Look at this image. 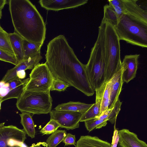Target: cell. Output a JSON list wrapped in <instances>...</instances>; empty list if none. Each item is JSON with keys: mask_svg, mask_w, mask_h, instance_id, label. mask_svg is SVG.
<instances>
[{"mask_svg": "<svg viewBox=\"0 0 147 147\" xmlns=\"http://www.w3.org/2000/svg\"><path fill=\"white\" fill-rule=\"evenodd\" d=\"M76 147H112L108 142L103 140L97 136H82L77 141Z\"/></svg>", "mask_w": 147, "mask_h": 147, "instance_id": "d6986e66", "label": "cell"}, {"mask_svg": "<svg viewBox=\"0 0 147 147\" xmlns=\"http://www.w3.org/2000/svg\"><path fill=\"white\" fill-rule=\"evenodd\" d=\"M29 80L28 78L22 80L16 77L7 83L8 85L9 91L5 96L2 97V102L11 98L18 99L23 92Z\"/></svg>", "mask_w": 147, "mask_h": 147, "instance_id": "5bb4252c", "label": "cell"}, {"mask_svg": "<svg viewBox=\"0 0 147 147\" xmlns=\"http://www.w3.org/2000/svg\"><path fill=\"white\" fill-rule=\"evenodd\" d=\"M46 63L55 78H59L87 96L95 91L87 75L86 65L78 59L65 36L60 35L48 43Z\"/></svg>", "mask_w": 147, "mask_h": 147, "instance_id": "6da1fadb", "label": "cell"}, {"mask_svg": "<svg viewBox=\"0 0 147 147\" xmlns=\"http://www.w3.org/2000/svg\"><path fill=\"white\" fill-rule=\"evenodd\" d=\"M9 37L15 56L19 63L24 60L23 45V38L15 32L9 33Z\"/></svg>", "mask_w": 147, "mask_h": 147, "instance_id": "ac0fdd59", "label": "cell"}, {"mask_svg": "<svg viewBox=\"0 0 147 147\" xmlns=\"http://www.w3.org/2000/svg\"><path fill=\"white\" fill-rule=\"evenodd\" d=\"M88 0H40L38 2L43 8L48 10L58 11L73 8L84 5Z\"/></svg>", "mask_w": 147, "mask_h": 147, "instance_id": "30bf717a", "label": "cell"}, {"mask_svg": "<svg viewBox=\"0 0 147 147\" xmlns=\"http://www.w3.org/2000/svg\"><path fill=\"white\" fill-rule=\"evenodd\" d=\"M54 77L46 63H39L32 69L24 90L49 92Z\"/></svg>", "mask_w": 147, "mask_h": 147, "instance_id": "52a82bcc", "label": "cell"}, {"mask_svg": "<svg viewBox=\"0 0 147 147\" xmlns=\"http://www.w3.org/2000/svg\"><path fill=\"white\" fill-rule=\"evenodd\" d=\"M59 127L60 125L57 121L53 119H50L40 131L43 135L50 134L55 131Z\"/></svg>", "mask_w": 147, "mask_h": 147, "instance_id": "f1b7e54d", "label": "cell"}, {"mask_svg": "<svg viewBox=\"0 0 147 147\" xmlns=\"http://www.w3.org/2000/svg\"><path fill=\"white\" fill-rule=\"evenodd\" d=\"M110 79L111 84L108 109L113 108L119 99L123 83L122 78V69L115 74Z\"/></svg>", "mask_w": 147, "mask_h": 147, "instance_id": "2e32d148", "label": "cell"}, {"mask_svg": "<svg viewBox=\"0 0 147 147\" xmlns=\"http://www.w3.org/2000/svg\"><path fill=\"white\" fill-rule=\"evenodd\" d=\"M23 49L24 60L33 58L40 53L42 46L23 39Z\"/></svg>", "mask_w": 147, "mask_h": 147, "instance_id": "603a6c76", "label": "cell"}, {"mask_svg": "<svg viewBox=\"0 0 147 147\" xmlns=\"http://www.w3.org/2000/svg\"><path fill=\"white\" fill-rule=\"evenodd\" d=\"M16 76L18 78L20 79H24L26 76V73L25 71L22 70L17 72Z\"/></svg>", "mask_w": 147, "mask_h": 147, "instance_id": "836d02e7", "label": "cell"}, {"mask_svg": "<svg viewBox=\"0 0 147 147\" xmlns=\"http://www.w3.org/2000/svg\"><path fill=\"white\" fill-rule=\"evenodd\" d=\"M98 30L105 64V82L121 69L120 40L114 27L107 22L102 21Z\"/></svg>", "mask_w": 147, "mask_h": 147, "instance_id": "3957f363", "label": "cell"}, {"mask_svg": "<svg viewBox=\"0 0 147 147\" xmlns=\"http://www.w3.org/2000/svg\"><path fill=\"white\" fill-rule=\"evenodd\" d=\"M42 58L41 53H40L33 58H29L19 63L13 68L7 71L1 81L7 83L10 80L18 77L16 76L17 72L22 70L25 71L27 69H32L39 63Z\"/></svg>", "mask_w": 147, "mask_h": 147, "instance_id": "7c38bea8", "label": "cell"}, {"mask_svg": "<svg viewBox=\"0 0 147 147\" xmlns=\"http://www.w3.org/2000/svg\"><path fill=\"white\" fill-rule=\"evenodd\" d=\"M50 119L59 124L60 127L67 130L74 129L79 127V122L83 114L77 112L60 111L55 109L49 112Z\"/></svg>", "mask_w": 147, "mask_h": 147, "instance_id": "9c48e42d", "label": "cell"}, {"mask_svg": "<svg viewBox=\"0 0 147 147\" xmlns=\"http://www.w3.org/2000/svg\"><path fill=\"white\" fill-rule=\"evenodd\" d=\"M119 18L114 9L109 5L104 7V16L102 21L107 22L114 27L115 26Z\"/></svg>", "mask_w": 147, "mask_h": 147, "instance_id": "cb8c5ba5", "label": "cell"}, {"mask_svg": "<svg viewBox=\"0 0 147 147\" xmlns=\"http://www.w3.org/2000/svg\"><path fill=\"white\" fill-rule=\"evenodd\" d=\"M86 68L90 84L95 91L105 82V67L100 30L97 40L92 48Z\"/></svg>", "mask_w": 147, "mask_h": 147, "instance_id": "5b68a950", "label": "cell"}, {"mask_svg": "<svg viewBox=\"0 0 147 147\" xmlns=\"http://www.w3.org/2000/svg\"><path fill=\"white\" fill-rule=\"evenodd\" d=\"M19 115L21 118L20 123L26 134L32 138H34L35 130L34 122L30 113L23 112Z\"/></svg>", "mask_w": 147, "mask_h": 147, "instance_id": "44dd1931", "label": "cell"}, {"mask_svg": "<svg viewBox=\"0 0 147 147\" xmlns=\"http://www.w3.org/2000/svg\"><path fill=\"white\" fill-rule=\"evenodd\" d=\"M69 86L70 85L65 81L59 78L54 77L51 88L50 91H65Z\"/></svg>", "mask_w": 147, "mask_h": 147, "instance_id": "f546056e", "label": "cell"}, {"mask_svg": "<svg viewBox=\"0 0 147 147\" xmlns=\"http://www.w3.org/2000/svg\"><path fill=\"white\" fill-rule=\"evenodd\" d=\"M2 17V10H0V20L1 18Z\"/></svg>", "mask_w": 147, "mask_h": 147, "instance_id": "74e56055", "label": "cell"}, {"mask_svg": "<svg viewBox=\"0 0 147 147\" xmlns=\"http://www.w3.org/2000/svg\"><path fill=\"white\" fill-rule=\"evenodd\" d=\"M0 60L10 63L15 66L18 63L14 55L1 49H0Z\"/></svg>", "mask_w": 147, "mask_h": 147, "instance_id": "1f68e13d", "label": "cell"}, {"mask_svg": "<svg viewBox=\"0 0 147 147\" xmlns=\"http://www.w3.org/2000/svg\"><path fill=\"white\" fill-rule=\"evenodd\" d=\"M109 5L112 7L117 14L119 19L125 13V9L122 0H109Z\"/></svg>", "mask_w": 147, "mask_h": 147, "instance_id": "4dcf8cb0", "label": "cell"}, {"mask_svg": "<svg viewBox=\"0 0 147 147\" xmlns=\"http://www.w3.org/2000/svg\"><path fill=\"white\" fill-rule=\"evenodd\" d=\"M42 143V142H39L37 143L36 144H33L31 146L29 147H42L41 146V144Z\"/></svg>", "mask_w": 147, "mask_h": 147, "instance_id": "d590c367", "label": "cell"}, {"mask_svg": "<svg viewBox=\"0 0 147 147\" xmlns=\"http://www.w3.org/2000/svg\"><path fill=\"white\" fill-rule=\"evenodd\" d=\"M111 82L110 79L105 81L96 92L95 101L100 102V114L108 109L110 103Z\"/></svg>", "mask_w": 147, "mask_h": 147, "instance_id": "9a60e30c", "label": "cell"}, {"mask_svg": "<svg viewBox=\"0 0 147 147\" xmlns=\"http://www.w3.org/2000/svg\"><path fill=\"white\" fill-rule=\"evenodd\" d=\"M76 138L74 135L70 133L67 134L62 141L65 145H75L76 142Z\"/></svg>", "mask_w": 147, "mask_h": 147, "instance_id": "d6a6232c", "label": "cell"}, {"mask_svg": "<svg viewBox=\"0 0 147 147\" xmlns=\"http://www.w3.org/2000/svg\"><path fill=\"white\" fill-rule=\"evenodd\" d=\"M66 134V131L65 130H57L47 140V146L49 147H56L62 141Z\"/></svg>", "mask_w": 147, "mask_h": 147, "instance_id": "484cf974", "label": "cell"}, {"mask_svg": "<svg viewBox=\"0 0 147 147\" xmlns=\"http://www.w3.org/2000/svg\"><path fill=\"white\" fill-rule=\"evenodd\" d=\"M140 56L139 54H137L125 56L121 64L123 82L127 83L135 77Z\"/></svg>", "mask_w": 147, "mask_h": 147, "instance_id": "8fae6325", "label": "cell"}, {"mask_svg": "<svg viewBox=\"0 0 147 147\" xmlns=\"http://www.w3.org/2000/svg\"><path fill=\"white\" fill-rule=\"evenodd\" d=\"M21 147H28L24 143L22 145Z\"/></svg>", "mask_w": 147, "mask_h": 147, "instance_id": "f35d334b", "label": "cell"}, {"mask_svg": "<svg viewBox=\"0 0 147 147\" xmlns=\"http://www.w3.org/2000/svg\"><path fill=\"white\" fill-rule=\"evenodd\" d=\"M2 97L0 96V110L1 109V103L2 102Z\"/></svg>", "mask_w": 147, "mask_h": 147, "instance_id": "8d00e7d4", "label": "cell"}, {"mask_svg": "<svg viewBox=\"0 0 147 147\" xmlns=\"http://www.w3.org/2000/svg\"><path fill=\"white\" fill-rule=\"evenodd\" d=\"M0 49L15 56L10 44L9 37V33L3 29L1 26L0 24Z\"/></svg>", "mask_w": 147, "mask_h": 147, "instance_id": "4316f807", "label": "cell"}, {"mask_svg": "<svg viewBox=\"0 0 147 147\" xmlns=\"http://www.w3.org/2000/svg\"><path fill=\"white\" fill-rule=\"evenodd\" d=\"M122 104V102L119 99L113 108L104 111L97 118L101 119H107L112 124H114L121 110Z\"/></svg>", "mask_w": 147, "mask_h": 147, "instance_id": "7402d4cb", "label": "cell"}, {"mask_svg": "<svg viewBox=\"0 0 147 147\" xmlns=\"http://www.w3.org/2000/svg\"><path fill=\"white\" fill-rule=\"evenodd\" d=\"M100 102L95 101L92 106L85 113L82 114L80 122L84 121L98 117L100 115Z\"/></svg>", "mask_w": 147, "mask_h": 147, "instance_id": "d4e9b609", "label": "cell"}, {"mask_svg": "<svg viewBox=\"0 0 147 147\" xmlns=\"http://www.w3.org/2000/svg\"><path fill=\"white\" fill-rule=\"evenodd\" d=\"M17 100L16 107L21 112L33 114H46L51 110L53 100L50 92L24 90Z\"/></svg>", "mask_w": 147, "mask_h": 147, "instance_id": "8992f818", "label": "cell"}, {"mask_svg": "<svg viewBox=\"0 0 147 147\" xmlns=\"http://www.w3.org/2000/svg\"><path fill=\"white\" fill-rule=\"evenodd\" d=\"M107 119H101L98 118L86 120L84 121L87 130L89 132L95 129H98L106 126L107 124Z\"/></svg>", "mask_w": 147, "mask_h": 147, "instance_id": "83f0119b", "label": "cell"}, {"mask_svg": "<svg viewBox=\"0 0 147 147\" xmlns=\"http://www.w3.org/2000/svg\"><path fill=\"white\" fill-rule=\"evenodd\" d=\"M8 3L14 32L42 46L45 39L46 25L35 6L29 0H9Z\"/></svg>", "mask_w": 147, "mask_h": 147, "instance_id": "7a4b0ae2", "label": "cell"}, {"mask_svg": "<svg viewBox=\"0 0 147 147\" xmlns=\"http://www.w3.org/2000/svg\"><path fill=\"white\" fill-rule=\"evenodd\" d=\"M92 105V104H87L79 102L70 101L58 105L54 109L57 111L77 112L83 114Z\"/></svg>", "mask_w": 147, "mask_h": 147, "instance_id": "ffe728a7", "label": "cell"}, {"mask_svg": "<svg viewBox=\"0 0 147 147\" xmlns=\"http://www.w3.org/2000/svg\"><path fill=\"white\" fill-rule=\"evenodd\" d=\"M119 147H147L144 141L139 139L135 133L123 129L119 131Z\"/></svg>", "mask_w": 147, "mask_h": 147, "instance_id": "4fadbf2b", "label": "cell"}, {"mask_svg": "<svg viewBox=\"0 0 147 147\" xmlns=\"http://www.w3.org/2000/svg\"><path fill=\"white\" fill-rule=\"evenodd\" d=\"M125 13L147 22V11L140 7L137 4V0H122Z\"/></svg>", "mask_w": 147, "mask_h": 147, "instance_id": "e0dca14e", "label": "cell"}, {"mask_svg": "<svg viewBox=\"0 0 147 147\" xmlns=\"http://www.w3.org/2000/svg\"><path fill=\"white\" fill-rule=\"evenodd\" d=\"M0 123V147H21L26 139L24 129Z\"/></svg>", "mask_w": 147, "mask_h": 147, "instance_id": "ba28073f", "label": "cell"}, {"mask_svg": "<svg viewBox=\"0 0 147 147\" xmlns=\"http://www.w3.org/2000/svg\"><path fill=\"white\" fill-rule=\"evenodd\" d=\"M7 3V1L6 0H0V10H2Z\"/></svg>", "mask_w": 147, "mask_h": 147, "instance_id": "e575fe53", "label": "cell"}, {"mask_svg": "<svg viewBox=\"0 0 147 147\" xmlns=\"http://www.w3.org/2000/svg\"><path fill=\"white\" fill-rule=\"evenodd\" d=\"M119 40L142 48L147 47V22L123 14L114 27Z\"/></svg>", "mask_w": 147, "mask_h": 147, "instance_id": "277c9868", "label": "cell"}]
</instances>
